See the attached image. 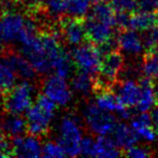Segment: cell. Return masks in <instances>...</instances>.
<instances>
[{
  "label": "cell",
  "instance_id": "obj_33",
  "mask_svg": "<svg viewBox=\"0 0 158 158\" xmlns=\"http://www.w3.org/2000/svg\"><path fill=\"white\" fill-rule=\"evenodd\" d=\"M0 152H3V153L8 154L9 157L13 156L11 142H9V138L1 130H0Z\"/></svg>",
  "mask_w": 158,
  "mask_h": 158
},
{
  "label": "cell",
  "instance_id": "obj_6",
  "mask_svg": "<svg viewBox=\"0 0 158 158\" xmlns=\"http://www.w3.org/2000/svg\"><path fill=\"white\" fill-rule=\"evenodd\" d=\"M62 39L67 44L77 47L88 40L87 37L85 19L75 16H62L57 22Z\"/></svg>",
  "mask_w": 158,
  "mask_h": 158
},
{
  "label": "cell",
  "instance_id": "obj_26",
  "mask_svg": "<svg viewBox=\"0 0 158 158\" xmlns=\"http://www.w3.org/2000/svg\"><path fill=\"white\" fill-rule=\"evenodd\" d=\"M44 9L47 16L51 21L59 22V20L63 16V14H65L66 0H46Z\"/></svg>",
  "mask_w": 158,
  "mask_h": 158
},
{
  "label": "cell",
  "instance_id": "obj_15",
  "mask_svg": "<svg viewBox=\"0 0 158 158\" xmlns=\"http://www.w3.org/2000/svg\"><path fill=\"white\" fill-rule=\"evenodd\" d=\"M130 126L138 134L139 139H142L146 142H154L157 138L158 132L153 127L151 114H148L147 112L140 113L135 117H133L131 119Z\"/></svg>",
  "mask_w": 158,
  "mask_h": 158
},
{
  "label": "cell",
  "instance_id": "obj_27",
  "mask_svg": "<svg viewBox=\"0 0 158 158\" xmlns=\"http://www.w3.org/2000/svg\"><path fill=\"white\" fill-rule=\"evenodd\" d=\"M66 153L59 142L48 141L42 145V157L46 158H62L65 157Z\"/></svg>",
  "mask_w": 158,
  "mask_h": 158
},
{
  "label": "cell",
  "instance_id": "obj_3",
  "mask_svg": "<svg viewBox=\"0 0 158 158\" xmlns=\"http://www.w3.org/2000/svg\"><path fill=\"white\" fill-rule=\"evenodd\" d=\"M81 114L85 125L95 135H110L118 123L113 113L102 110L95 102L86 103Z\"/></svg>",
  "mask_w": 158,
  "mask_h": 158
},
{
  "label": "cell",
  "instance_id": "obj_19",
  "mask_svg": "<svg viewBox=\"0 0 158 158\" xmlns=\"http://www.w3.org/2000/svg\"><path fill=\"white\" fill-rule=\"evenodd\" d=\"M158 23L157 12H149L139 10L130 15L129 28L136 31H147L155 27Z\"/></svg>",
  "mask_w": 158,
  "mask_h": 158
},
{
  "label": "cell",
  "instance_id": "obj_16",
  "mask_svg": "<svg viewBox=\"0 0 158 158\" xmlns=\"http://www.w3.org/2000/svg\"><path fill=\"white\" fill-rule=\"evenodd\" d=\"M110 138L119 148L123 149V152L129 147L135 145L139 140L138 134L132 129L131 126H128L125 123H117L115 129L110 133Z\"/></svg>",
  "mask_w": 158,
  "mask_h": 158
},
{
  "label": "cell",
  "instance_id": "obj_13",
  "mask_svg": "<svg viewBox=\"0 0 158 158\" xmlns=\"http://www.w3.org/2000/svg\"><path fill=\"white\" fill-rule=\"evenodd\" d=\"M95 103L98 106L110 113H116L121 119H129L131 117L130 107L123 105L117 94L112 90L95 93Z\"/></svg>",
  "mask_w": 158,
  "mask_h": 158
},
{
  "label": "cell",
  "instance_id": "obj_32",
  "mask_svg": "<svg viewBox=\"0 0 158 158\" xmlns=\"http://www.w3.org/2000/svg\"><path fill=\"white\" fill-rule=\"evenodd\" d=\"M138 10L149 12H157L158 0H136Z\"/></svg>",
  "mask_w": 158,
  "mask_h": 158
},
{
  "label": "cell",
  "instance_id": "obj_24",
  "mask_svg": "<svg viewBox=\"0 0 158 158\" xmlns=\"http://www.w3.org/2000/svg\"><path fill=\"white\" fill-rule=\"evenodd\" d=\"M74 66L75 64L73 62L72 55L62 50V52L60 53L54 62V69L53 70L55 72V74L60 75L64 78H68L73 75Z\"/></svg>",
  "mask_w": 158,
  "mask_h": 158
},
{
  "label": "cell",
  "instance_id": "obj_2",
  "mask_svg": "<svg viewBox=\"0 0 158 158\" xmlns=\"http://www.w3.org/2000/svg\"><path fill=\"white\" fill-rule=\"evenodd\" d=\"M36 89L31 82L24 80L20 84L15 85L11 90L3 93L2 107L6 114L21 115L26 113L33 105L34 95Z\"/></svg>",
  "mask_w": 158,
  "mask_h": 158
},
{
  "label": "cell",
  "instance_id": "obj_9",
  "mask_svg": "<svg viewBox=\"0 0 158 158\" xmlns=\"http://www.w3.org/2000/svg\"><path fill=\"white\" fill-rule=\"evenodd\" d=\"M85 26L88 40L98 47L114 38V27L116 26L110 22L87 15L85 18Z\"/></svg>",
  "mask_w": 158,
  "mask_h": 158
},
{
  "label": "cell",
  "instance_id": "obj_34",
  "mask_svg": "<svg viewBox=\"0 0 158 158\" xmlns=\"http://www.w3.org/2000/svg\"><path fill=\"white\" fill-rule=\"evenodd\" d=\"M151 118H152V123H153V127L158 132V106L152 108Z\"/></svg>",
  "mask_w": 158,
  "mask_h": 158
},
{
  "label": "cell",
  "instance_id": "obj_36",
  "mask_svg": "<svg viewBox=\"0 0 158 158\" xmlns=\"http://www.w3.org/2000/svg\"><path fill=\"white\" fill-rule=\"evenodd\" d=\"M155 92H156V101H157V104H158V82L155 86Z\"/></svg>",
  "mask_w": 158,
  "mask_h": 158
},
{
  "label": "cell",
  "instance_id": "obj_1",
  "mask_svg": "<svg viewBox=\"0 0 158 158\" xmlns=\"http://www.w3.org/2000/svg\"><path fill=\"white\" fill-rule=\"evenodd\" d=\"M84 136L80 119L74 114H67L60 119L56 126V142L62 145L66 155H80V142Z\"/></svg>",
  "mask_w": 158,
  "mask_h": 158
},
{
  "label": "cell",
  "instance_id": "obj_22",
  "mask_svg": "<svg viewBox=\"0 0 158 158\" xmlns=\"http://www.w3.org/2000/svg\"><path fill=\"white\" fill-rule=\"evenodd\" d=\"M16 74L11 68V66L5 61L3 57L0 56V93L8 92L11 90L16 82Z\"/></svg>",
  "mask_w": 158,
  "mask_h": 158
},
{
  "label": "cell",
  "instance_id": "obj_14",
  "mask_svg": "<svg viewBox=\"0 0 158 158\" xmlns=\"http://www.w3.org/2000/svg\"><path fill=\"white\" fill-rule=\"evenodd\" d=\"M117 44L119 50L129 56H138L145 50L143 38L136 31L130 28L119 31Z\"/></svg>",
  "mask_w": 158,
  "mask_h": 158
},
{
  "label": "cell",
  "instance_id": "obj_17",
  "mask_svg": "<svg viewBox=\"0 0 158 158\" xmlns=\"http://www.w3.org/2000/svg\"><path fill=\"white\" fill-rule=\"evenodd\" d=\"M0 130L9 139L24 135L25 132H27L26 119L21 117V115L7 114L0 123Z\"/></svg>",
  "mask_w": 158,
  "mask_h": 158
},
{
  "label": "cell",
  "instance_id": "obj_8",
  "mask_svg": "<svg viewBox=\"0 0 158 158\" xmlns=\"http://www.w3.org/2000/svg\"><path fill=\"white\" fill-rule=\"evenodd\" d=\"M25 114L28 133L36 136H44L48 134L51 121L55 117V114L48 112L37 103L31 105Z\"/></svg>",
  "mask_w": 158,
  "mask_h": 158
},
{
  "label": "cell",
  "instance_id": "obj_20",
  "mask_svg": "<svg viewBox=\"0 0 158 158\" xmlns=\"http://www.w3.org/2000/svg\"><path fill=\"white\" fill-rule=\"evenodd\" d=\"M95 77L82 70H78L72 76L70 87L73 91L81 97H89L91 93H94Z\"/></svg>",
  "mask_w": 158,
  "mask_h": 158
},
{
  "label": "cell",
  "instance_id": "obj_21",
  "mask_svg": "<svg viewBox=\"0 0 158 158\" xmlns=\"http://www.w3.org/2000/svg\"><path fill=\"white\" fill-rule=\"evenodd\" d=\"M123 151H121L108 135H98L97 145H95V157L100 158H114L123 156Z\"/></svg>",
  "mask_w": 158,
  "mask_h": 158
},
{
  "label": "cell",
  "instance_id": "obj_31",
  "mask_svg": "<svg viewBox=\"0 0 158 158\" xmlns=\"http://www.w3.org/2000/svg\"><path fill=\"white\" fill-rule=\"evenodd\" d=\"M20 2L25 6L27 13H34L44 8L46 0H20Z\"/></svg>",
  "mask_w": 158,
  "mask_h": 158
},
{
  "label": "cell",
  "instance_id": "obj_38",
  "mask_svg": "<svg viewBox=\"0 0 158 158\" xmlns=\"http://www.w3.org/2000/svg\"><path fill=\"white\" fill-rule=\"evenodd\" d=\"M11 1H19V2H20V0H11ZM21 3V2H20Z\"/></svg>",
  "mask_w": 158,
  "mask_h": 158
},
{
  "label": "cell",
  "instance_id": "obj_28",
  "mask_svg": "<svg viewBox=\"0 0 158 158\" xmlns=\"http://www.w3.org/2000/svg\"><path fill=\"white\" fill-rule=\"evenodd\" d=\"M110 5L116 13H129L138 11L136 0H110Z\"/></svg>",
  "mask_w": 158,
  "mask_h": 158
},
{
  "label": "cell",
  "instance_id": "obj_11",
  "mask_svg": "<svg viewBox=\"0 0 158 158\" xmlns=\"http://www.w3.org/2000/svg\"><path fill=\"white\" fill-rule=\"evenodd\" d=\"M1 57H3L5 61L11 66L18 77H21L24 80H31L36 77L37 72L22 52L20 53L18 51L9 49V50H5Z\"/></svg>",
  "mask_w": 158,
  "mask_h": 158
},
{
  "label": "cell",
  "instance_id": "obj_12",
  "mask_svg": "<svg viewBox=\"0 0 158 158\" xmlns=\"http://www.w3.org/2000/svg\"><path fill=\"white\" fill-rule=\"evenodd\" d=\"M114 91L123 105L128 107H135L140 101L141 86L140 82L132 78L118 80L114 87Z\"/></svg>",
  "mask_w": 158,
  "mask_h": 158
},
{
  "label": "cell",
  "instance_id": "obj_30",
  "mask_svg": "<svg viewBox=\"0 0 158 158\" xmlns=\"http://www.w3.org/2000/svg\"><path fill=\"white\" fill-rule=\"evenodd\" d=\"M123 155L127 157L131 158H144V157H149L152 156V153L149 151V148L144 146H139V145H133V146L127 148L123 152Z\"/></svg>",
  "mask_w": 158,
  "mask_h": 158
},
{
  "label": "cell",
  "instance_id": "obj_25",
  "mask_svg": "<svg viewBox=\"0 0 158 158\" xmlns=\"http://www.w3.org/2000/svg\"><path fill=\"white\" fill-rule=\"evenodd\" d=\"M91 0H66L65 14L75 18H86L90 10Z\"/></svg>",
  "mask_w": 158,
  "mask_h": 158
},
{
  "label": "cell",
  "instance_id": "obj_10",
  "mask_svg": "<svg viewBox=\"0 0 158 158\" xmlns=\"http://www.w3.org/2000/svg\"><path fill=\"white\" fill-rule=\"evenodd\" d=\"M13 156L22 158H37L42 156V144L38 136L28 133L11 139Z\"/></svg>",
  "mask_w": 158,
  "mask_h": 158
},
{
  "label": "cell",
  "instance_id": "obj_7",
  "mask_svg": "<svg viewBox=\"0 0 158 158\" xmlns=\"http://www.w3.org/2000/svg\"><path fill=\"white\" fill-rule=\"evenodd\" d=\"M25 22L26 16L15 10L0 14V38L6 44L19 42Z\"/></svg>",
  "mask_w": 158,
  "mask_h": 158
},
{
  "label": "cell",
  "instance_id": "obj_29",
  "mask_svg": "<svg viewBox=\"0 0 158 158\" xmlns=\"http://www.w3.org/2000/svg\"><path fill=\"white\" fill-rule=\"evenodd\" d=\"M95 145H97V139H93L91 135L82 136L80 142V155L87 157H95Z\"/></svg>",
  "mask_w": 158,
  "mask_h": 158
},
{
  "label": "cell",
  "instance_id": "obj_18",
  "mask_svg": "<svg viewBox=\"0 0 158 158\" xmlns=\"http://www.w3.org/2000/svg\"><path fill=\"white\" fill-rule=\"evenodd\" d=\"M139 82H140L141 86V97L135 108L140 113L148 112V110H152L154 105L157 103L155 86L153 84V80H151V79L145 76L139 79Z\"/></svg>",
  "mask_w": 158,
  "mask_h": 158
},
{
  "label": "cell",
  "instance_id": "obj_4",
  "mask_svg": "<svg viewBox=\"0 0 158 158\" xmlns=\"http://www.w3.org/2000/svg\"><path fill=\"white\" fill-rule=\"evenodd\" d=\"M70 55H72L75 67L78 70L86 72L94 77L99 75L103 55L99 47L95 46L94 44L85 42L82 44H79L73 49Z\"/></svg>",
  "mask_w": 158,
  "mask_h": 158
},
{
  "label": "cell",
  "instance_id": "obj_37",
  "mask_svg": "<svg viewBox=\"0 0 158 158\" xmlns=\"http://www.w3.org/2000/svg\"><path fill=\"white\" fill-rule=\"evenodd\" d=\"M2 115H1V112H0V123H1V120H2Z\"/></svg>",
  "mask_w": 158,
  "mask_h": 158
},
{
  "label": "cell",
  "instance_id": "obj_5",
  "mask_svg": "<svg viewBox=\"0 0 158 158\" xmlns=\"http://www.w3.org/2000/svg\"><path fill=\"white\" fill-rule=\"evenodd\" d=\"M41 89L44 94L62 107L69 105L73 100V89H70L66 78L57 74L49 75L42 82Z\"/></svg>",
  "mask_w": 158,
  "mask_h": 158
},
{
  "label": "cell",
  "instance_id": "obj_23",
  "mask_svg": "<svg viewBox=\"0 0 158 158\" xmlns=\"http://www.w3.org/2000/svg\"><path fill=\"white\" fill-rule=\"evenodd\" d=\"M143 75L153 81H158V51H146L141 66Z\"/></svg>",
  "mask_w": 158,
  "mask_h": 158
},
{
  "label": "cell",
  "instance_id": "obj_35",
  "mask_svg": "<svg viewBox=\"0 0 158 158\" xmlns=\"http://www.w3.org/2000/svg\"><path fill=\"white\" fill-rule=\"evenodd\" d=\"M5 41H3L1 38H0V54H2L3 52H5Z\"/></svg>",
  "mask_w": 158,
  "mask_h": 158
}]
</instances>
